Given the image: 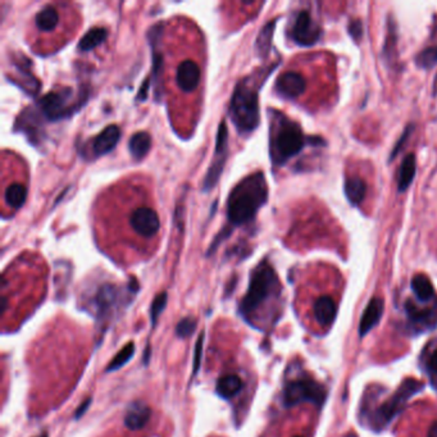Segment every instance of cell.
Here are the masks:
<instances>
[{
	"label": "cell",
	"mask_w": 437,
	"mask_h": 437,
	"mask_svg": "<svg viewBox=\"0 0 437 437\" xmlns=\"http://www.w3.org/2000/svg\"><path fill=\"white\" fill-rule=\"evenodd\" d=\"M268 199V186L263 172L245 177L233 187L227 199V222L240 227L251 222Z\"/></svg>",
	"instance_id": "obj_1"
},
{
	"label": "cell",
	"mask_w": 437,
	"mask_h": 437,
	"mask_svg": "<svg viewBox=\"0 0 437 437\" xmlns=\"http://www.w3.org/2000/svg\"><path fill=\"white\" fill-rule=\"evenodd\" d=\"M279 277L273 267L267 261L262 262L251 273L249 288L239 307L240 315L251 321L270 299L279 297Z\"/></svg>",
	"instance_id": "obj_2"
},
{
	"label": "cell",
	"mask_w": 437,
	"mask_h": 437,
	"mask_svg": "<svg viewBox=\"0 0 437 437\" xmlns=\"http://www.w3.org/2000/svg\"><path fill=\"white\" fill-rule=\"evenodd\" d=\"M230 117L240 135H248L255 130L261 121L258 92L246 80L240 81L233 90L230 103Z\"/></svg>",
	"instance_id": "obj_3"
},
{
	"label": "cell",
	"mask_w": 437,
	"mask_h": 437,
	"mask_svg": "<svg viewBox=\"0 0 437 437\" xmlns=\"http://www.w3.org/2000/svg\"><path fill=\"white\" fill-rule=\"evenodd\" d=\"M306 145V138L298 123L282 117L270 132V158L276 166H284L299 154Z\"/></svg>",
	"instance_id": "obj_4"
},
{
	"label": "cell",
	"mask_w": 437,
	"mask_h": 437,
	"mask_svg": "<svg viewBox=\"0 0 437 437\" xmlns=\"http://www.w3.org/2000/svg\"><path fill=\"white\" fill-rule=\"evenodd\" d=\"M423 382L416 379H407L401 382L394 395L385 400L377 409L373 410L368 416V423L374 431H382L387 427L395 417L403 412L405 405L416 394L423 390Z\"/></svg>",
	"instance_id": "obj_5"
},
{
	"label": "cell",
	"mask_w": 437,
	"mask_h": 437,
	"mask_svg": "<svg viewBox=\"0 0 437 437\" xmlns=\"http://www.w3.org/2000/svg\"><path fill=\"white\" fill-rule=\"evenodd\" d=\"M327 398L325 386L309 376H301L285 383L282 390V403L286 408L295 407L300 403L309 401L317 407H322Z\"/></svg>",
	"instance_id": "obj_6"
},
{
	"label": "cell",
	"mask_w": 437,
	"mask_h": 437,
	"mask_svg": "<svg viewBox=\"0 0 437 437\" xmlns=\"http://www.w3.org/2000/svg\"><path fill=\"white\" fill-rule=\"evenodd\" d=\"M85 102L86 98L74 100V90L63 87L61 92H50L44 95L39 102V108L47 121H62L77 112Z\"/></svg>",
	"instance_id": "obj_7"
},
{
	"label": "cell",
	"mask_w": 437,
	"mask_h": 437,
	"mask_svg": "<svg viewBox=\"0 0 437 437\" xmlns=\"http://www.w3.org/2000/svg\"><path fill=\"white\" fill-rule=\"evenodd\" d=\"M228 154V131L224 121L221 122L218 131H217V139H215V150H214V158L211 163V167L206 171V176L203 182V191L208 193L213 189L220 178L222 176L224 164L227 160Z\"/></svg>",
	"instance_id": "obj_8"
},
{
	"label": "cell",
	"mask_w": 437,
	"mask_h": 437,
	"mask_svg": "<svg viewBox=\"0 0 437 437\" xmlns=\"http://www.w3.org/2000/svg\"><path fill=\"white\" fill-rule=\"evenodd\" d=\"M291 38L300 47H312L321 38V28L310 17V14L303 10L295 19L291 30Z\"/></svg>",
	"instance_id": "obj_9"
},
{
	"label": "cell",
	"mask_w": 437,
	"mask_h": 437,
	"mask_svg": "<svg viewBox=\"0 0 437 437\" xmlns=\"http://www.w3.org/2000/svg\"><path fill=\"white\" fill-rule=\"evenodd\" d=\"M121 288L112 284H104L99 288L93 299L99 321H104L112 315L113 310L121 303Z\"/></svg>",
	"instance_id": "obj_10"
},
{
	"label": "cell",
	"mask_w": 437,
	"mask_h": 437,
	"mask_svg": "<svg viewBox=\"0 0 437 437\" xmlns=\"http://www.w3.org/2000/svg\"><path fill=\"white\" fill-rule=\"evenodd\" d=\"M130 224L135 233L147 239L156 236L160 228L158 214L149 206L138 208L131 214Z\"/></svg>",
	"instance_id": "obj_11"
},
{
	"label": "cell",
	"mask_w": 437,
	"mask_h": 437,
	"mask_svg": "<svg viewBox=\"0 0 437 437\" xmlns=\"http://www.w3.org/2000/svg\"><path fill=\"white\" fill-rule=\"evenodd\" d=\"M405 312L410 325L416 331H427L437 327V303L431 308H419L412 300L405 304Z\"/></svg>",
	"instance_id": "obj_12"
},
{
	"label": "cell",
	"mask_w": 437,
	"mask_h": 437,
	"mask_svg": "<svg viewBox=\"0 0 437 437\" xmlns=\"http://www.w3.org/2000/svg\"><path fill=\"white\" fill-rule=\"evenodd\" d=\"M307 83L298 72H285L276 81L277 93L286 99H295L306 92Z\"/></svg>",
	"instance_id": "obj_13"
},
{
	"label": "cell",
	"mask_w": 437,
	"mask_h": 437,
	"mask_svg": "<svg viewBox=\"0 0 437 437\" xmlns=\"http://www.w3.org/2000/svg\"><path fill=\"white\" fill-rule=\"evenodd\" d=\"M176 83L184 93H193L200 83V68L194 61L187 59L177 67Z\"/></svg>",
	"instance_id": "obj_14"
},
{
	"label": "cell",
	"mask_w": 437,
	"mask_h": 437,
	"mask_svg": "<svg viewBox=\"0 0 437 437\" xmlns=\"http://www.w3.org/2000/svg\"><path fill=\"white\" fill-rule=\"evenodd\" d=\"M121 139V130L118 126L116 125H111V126H107L104 130L95 136L92 140V151L94 153V157H102L108 154L109 151H112L118 141Z\"/></svg>",
	"instance_id": "obj_15"
},
{
	"label": "cell",
	"mask_w": 437,
	"mask_h": 437,
	"mask_svg": "<svg viewBox=\"0 0 437 437\" xmlns=\"http://www.w3.org/2000/svg\"><path fill=\"white\" fill-rule=\"evenodd\" d=\"M151 418V409L142 401H134L125 416V426L131 431L145 427Z\"/></svg>",
	"instance_id": "obj_16"
},
{
	"label": "cell",
	"mask_w": 437,
	"mask_h": 437,
	"mask_svg": "<svg viewBox=\"0 0 437 437\" xmlns=\"http://www.w3.org/2000/svg\"><path fill=\"white\" fill-rule=\"evenodd\" d=\"M383 313V300L381 298H373L367 308L364 309L361 325H359V335L365 336L374 326L381 319Z\"/></svg>",
	"instance_id": "obj_17"
},
{
	"label": "cell",
	"mask_w": 437,
	"mask_h": 437,
	"mask_svg": "<svg viewBox=\"0 0 437 437\" xmlns=\"http://www.w3.org/2000/svg\"><path fill=\"white\" fill-rule=\"evenodd\" d=\"M315 318L319 325L330 326L335 321L337 306L331 297H321L315 303Z\"/></svg>",
	"instance_id": "obj_18"
},
{
	"label": "cell",
	"mask_w": 437,
	"mask_h": 437,
	"mask_svg": "<svg viewBox=\"0 0 437 437\" xmlns=\"http://www.w3.org/2000/svg\"><path fill=\"white\" fill-rule=\"evenodd\" d=\"M242 389L244 382L237 374H226L218 380L215 386L217 394L224 399H233Z\"/></svg>",
	"instance_id": "obj_19"
},
{
	"label": "cell",
	"mask_w": 437,
	"mask_h": 437,
	"mask_svg": "<svg viewBox=\"0 0 437 437\" xmlns=\"http://www.w3.org/2000/svg\"><path fill=\"white\" fill-rule=\"evenodd\" d=\"M150 148H151V136L148 132L139 131L131 136L129 141V149H130L132 158L141 160L149 153Z\"/></svg>",
	"instance_id": "obj_20"
},
{
	"label": "cell",
	"mask_w": 437,
	"mask_h": 437,
	"mask_svg": "<svg viewBox=\"0 0 437 437\" xmlns=\"http://www.w3.org/2000/svg\"><path fill=\"white\" fill-rule=\"evenodd\" d=\"M367 194V185L361 177H348L345 181V195L353 205L361 204Z\"/></svg>",
	"instance_id": "obj_21"
},
{
	"label": "cell",
	"mask_w": 437,
	"mask_h": 437,
	"mask_svg": "<svg viewBox=\"0 0 437 437\" xmlns=\"http://www.w3.org/2000/svg\"><path fill=\"white\" fill-rule=\"evenodd\" d=\"M412 290L422 303H427L431 299L435 298V288L432 286V282L425 275H416L413 277Z\"/></svg>",
	"instance_id": "obj_22"
},
{
	"label": "cell",
	"mask_w": 437,
	"mask_h": 437,
	"mask_svg": "<svg viewBox=\"0 0 437 437\" xmlns=\"http://www.w3.org/2000/svg\"><path fill=\"white\" fill-rule=\"evenodd\" d=\"M108 39V31L104 28H90L78 43V50L89 52L99 47Z\"/></svg>",
	"instance_id": "obj_23"
},
{
	"label": "cell",
	"mask_w": 437,
	"mask_h": 437,
	"mask_svg": "<svg viewBox=\"0 0 437 437\" xmlns=\"http://www.w3.org/2000/svg\"><path fill=\"white\" fill-rule=\"evenodd\" d=\"M58 22H59V14H58L56 8L52 6L43 7L41 10H39V13L35 17L36 28L40 31H45V32L56 30Z\"/></svg>",
	"instance_id": "obj_24"
},
{
	"label": "cell",
	"mask_w": 437,
	"mask_h": 437,
	"mask_svg": "<svg viewBox=\"0 0 437 437\" xmlns=\"http://www.w3.org/2000/svg\"><path fill=\"white\" fill-rule=\"evenodd\" d=\"M416 157L414 154H408L403 163H401V167L399 169V177H398V187H399V191H405L408 187H409L414 175H416Z\"/></svg>",
	"instance_id": "obj_25"
},
{
	"label": "cell",
	"mask_w": 437,
	"mask_h": 437,
	"mask_svg": "<svg viewBox=\"0 0 437 437\" xmlns=\"http://www.w3.org/2000/svg\"><path fill=\"white\" fill-rule=\"evenodd\" d=\"M4 199H6L7 205H10V208L19 209L22 205L25 204V202L28 199V187L25 186L23 184L14 182L7 187Z\"/></svg>",
	"instance_id": "obj_26"
},
{
	"label": "cell",
	"mask_w": 437,
	"mask_h": 437,
	"mask_svg": "<svg viewBox=\"0 0 437 437\" xmlns=\"http://www.w3.org/2000/svg\"><path fill=\"white\" fill-rule=\"evenodd\" d=\"M276 26V21H272L270 23H267L264 28H262L261 34L257 39L255 47L258 54L262 56H266L270 52V44H272V36H273V30Z\"/></svg>",
	"instance_id": "obj_27"
},
{
	"label": "cell",
	"mask_w": 437,
	"mask_h": 437,
	"mask_svg": "<svg viewBox=\"0 0 437 437\" xmlns=\"http://www.w3.org/2000/svg\"><path fill=\"white\" fill-rule=\"evenodd\" d=\"M134 354H135V344L129 343L126 346H123L121 350L117 353V355L113 358L112 362L109 363V365L107 367L105 372L118 371L125 364L130 362Z\"/></svg>",
	"instance_id": "obj_28"
},
{
	"label": "cell",
	"mask_w": 437,
	"mask_h": 437,
	"mask_svg": "<svg viewBox=\"0 0 437 437\" xmlns=\"http://www.w3.org/2000/svg\"><path fill=\"white\" fill-rule=\"evenodd\" d=\"M168 294L164 292H160L158 294L153 303H151V307H150V321H151V325L153 327H156L157 322H158V318L162 315V312L164 310V308L167 307Z\"/></svg>",
	"instance_id": "obj_29"
},
{
	"label": "cell",
	"mask_w": 437,
	"mask_h": 437,
	"mask_svg": "<svg viewBox=\"0 0 437 437\" xmlns=\"http://www.w3.org/2000/svg\"><path fill=\"white\" fill-rule=\"evenodd\" d=\"M416 63L423 70H429L437 65V47H426L416 58Z\"/></svg>",
	"instance_id": "obj_30"
},
{
	"label": "cell",
	"mask_w": 437,
	"mask_h": 437,
	"mask_svg": "<svg viewBox=\"0 0 437 437\" xmlns=\"http://www.w3.org/2000/svg\"><path fill=\"white\" fill-rule=\"evenodd\" d=\"M196 328V321L191 317L182 318L176 326V335L181 339L193 335Z\"/></svg>",
	"instance_id": "obj_31"
},
{
	"label": "cell",
	"mask_w": 437,
	"mask_h": 437,
	"mask_svg": "<svg viewBox=\"0 0 437 437\" xmlns=\"http://www.w3.org/2000/svg\"><path fill=\"white\" fill-rule=\"evenodd\" d=\"M203 341H204V334H200L198 337V341L195 344V350H194V362H193V373L191 376L195 377L200 365H202V356H203Z\"/></svg>",
	"instance_id": "obj_32"
},
{
	"label": "cell",
	"mask_w": 437,
	"mask_h": 437,
	"mask_svg": "<svg viewBox=\"0 0 437 437\" xmlns=\"http://www.w3.org/2000/svg\"><path fill=\"white\" fill-rule=\"evenodd\" d=\"M426 371H427L431 385L437 389V349L429 355L426 363Z\"/></svg>",
	"instance_id": "obj_33"
},
{
	"label": "cell",
	"mask_w": 437,
	"mask_h": 437,
	"mask_svg": "<svg viewBox=\"0 0 437 437\" xmlns=\"http://www.w3.org/2000/svg\"><path fill=\"white\" fill-rule=\"evenodd\" d=\"M395 52H396V30L389 28V34L385 44V54L387 56V59H394Z\"/></svg>",
	"instance_id": "obj_34"
},
{
	"label": "cell",
	"mask_w": 437,
	"mask_h": 437,
	"mask_svg": "<svg viewBox=\"0 0 437 437\" xmlns=\"http://www.w3.org/2000/svg\"><path fill=\"white\" fill-rule=\"evenodd\" d=\"M349 34H350V36H352L356 43L361 41V39H362L363 36V25L359 19H355V21L350 22V25H349Z\"/></svg>",
	"instance_id": "obj_35"
},
{
	"label": "cell",
	"mask_w": 437,
	"mask_h": 437,
	"mask_svg": "<svg viewBox=\"0 0 437 437\" xmlns=\"http://www.w3.org/2000/svg\"><path fill=\"white\" fill-rule=\"evenodd\" d=\"M92 401L93 399L92 398H87V399L85 400L84 403L77 408L75 413V418L80 419L83 416H84L85 413L87 412V409L90 408V404H92Z\"/></svg>",
	"instance_id": "obj_36"
},
{
	"label": "cell",
	"mask_w": 437,
	"mask_h": 437,
	"mask_svg": "<svg viewBox=\"0 0 437 437\" xmlns=\"http://www.w3.org/2000/svg\"><path fill=\"white\" fill-rule=\"evenodd\" d=\"M427 437H437V420L429 427V429H428Z\"/></svg>",
	"instance_id": "obj_37"
},
{
	"label": "cell",
	"mask_w": 437,
	"mask_h": 437,
	"mask_svg": "<svg viewBox=\"0 0 437 437\" xmlns=\"http://www.w3.org/2000/svg\"><path fill=\"white\" fill-rule=\"evenodd\" d=\"M434 94L437 95V76L436 78H435V85H434Z\"/></svg>",
	"instance_id": "obj_38"
},
{
	"label": "cell",
	"mask_w": 437,
	"mask_h": 437,
	"mask_svg": "<svg viewBox=\"0 0 437 437\" xmlns=\"http://www.w3.org/2000/svg\"><path fill=\"white\" fill-rule=\"evenodd\" d=\"M38 437H49V436H47V432H43V434H41V435H39Z\"/></svg>",
	"instance_id": "obj_39"
},
{
	"label": "cell",
	"mask_w": 437,
	"mask_h": 437,
	"mask_svg": "<svg viewBox=\"0 0 437 437\" xmlns=\"http://www.w3.org/2000/svg\"><path fill=\"white\" fill-rule=\"evenodd\" d=\"M345 437H358V436H356L355 434H348V435H346V436Z\"/></svg>",
	"instance_id": "obj_40"
},
{
	"label": "cell",
	"mask_w": 437,
	"mask_h": 437,
	"mask_svg": "<svg viewBox=\"0 0 437 437\" xmlns=\"http://www.w3.org/2000/svg\"><path fill=\"white\" fill-rule=\"evenodd\" d=\"M297 437H300V436H297Z\"/></svg>",
	"instance_id": "obj_41"
}]
</instances>
